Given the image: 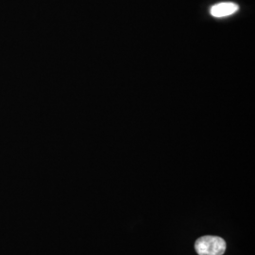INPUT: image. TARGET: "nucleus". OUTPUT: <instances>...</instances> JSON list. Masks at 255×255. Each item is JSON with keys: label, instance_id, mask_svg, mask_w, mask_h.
<instances>
[{"label": "nucleus", "instance_id": "2", "mask_svg": "<svg viewBox=\"0 0 255 255\" xmlns=\"http://www.w3.org/2000/svg\"><path fill=\"white\" fill-rule=\"evenodd\" d=\"M239 9L238 5L233 2H223V3H219L217 5H214L211 8V14L214 17L217 18H221V17H225L232 15L234 13H236Z\"/></svg>", "mask_w": 255, "mask_h": 255}, {"label": "nucleus", "instance_id": "1", "mask_svg": "<svg viewBox=\"0 0 255 255\" xmlns=\"http://www.w3.org/2000/svg\"><path fill=\"white\" fill-rule=\"evenodd\" d=\"M195 249L199 255H223L226 242L221 237L205 236L197 239Z\"/></svg>", "mask_w": 255, "mask_h": 255}]
</instances>
